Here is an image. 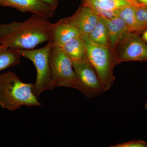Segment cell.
Wrapping results in <instances>:
<instances>
[{"mask_svg": "<svg viewBox=\"0 0 147 147\" xmlns=\"http://www.w3.org/2000/svg\"><path fill=\"white\" fill-rule=\"evenodd\" d=\"M0 6L15 8L22 12H30L48 18L54 16L56 10L39 0H0Z\"/></svg>", "mask_w": 147, "mask_h": 147, "instance_id": "obj_8", "label": "cell"}, {"mask_svg": "<svg viewBox=\"0 0 147 147\" xmlns=\"http://www.w3.org/2000/svg\"><path fill=\"white\" fill-rule=\"evenodd\" d=\"M117 64L123 62L147 61V44L139 34L127 31L114 50Z\"/></svg>", "mask_w": 147, "mask_h": 147, "instance_id": "obj_7", "label": "cell"}, {"mask_svg": "<svg viewBox=\"0 0 147 147\" xmlns=\"http://www.w3.org/2000/svg\"><path fill=\"white\" fill-rule=\"evenodd\" d=\"M145 108H146V110H147V101L146 102L145 104Z\"/></svg>", "mask_w": 147, "mask_h": 147, "instance_id": "obj_23", "label": "cell"}, {"mask_svg": "<svg viewBox=\"0 0 147 147\" xmlns=\"http://www.w3.org/2000/svg\"><path fill=\"white\" fill-rule=\"evenodd\" d=\"M142 37L145 42H147V29L143 32Z\"/></svg>", "mask_w": 147, "mask_h": 147, "instance_id": "obj_21", "label": "cell"}, {"mask_svg": "<svg viewBox=\"0 0 147 147\" xmlns=\"http://www.w3.org/2000/svg\"><path fill=\"white\" fill-rule=\"evenodd\" d=\"M109 47L114 51L122 37L128 31L126 24L119 16L112 19H106Z\"/></svg>", "mask_w": 147, "mask_h": 147, "instance_id": "obj_13", "label": "cell"}, {"mask_svg": "<svg viewBox=\"0 0 147 147\" xmlns=\"http://www.w3.org/2000/svg\"><path fill=\"white\" fill-rule=\"evenodd\" d=\"M138 2L146 6H147V0H136Z\"/></svg>", "mask_w": 147, "mask_h": 147, "instance_id": "obj_22", "label": "cell"}, {"mask_svg": "<svg viewBox=\"0 0 147 147\" xmlns=\"http://www.w3.org/2000/svg\"><path fill=\"white\" fill-rule=\"evenodd\" d=\"M53 44L51 41L42 48L30 50H16L21 56L31 61L36 70V78L33 92L37 99L46 90H53L55 87L51 76L49 56Z\"/></svg>", "mask_w": 147, "mask_h": 147, "instance_id": "obj_4", "label": "cell"}, {"mask_svg": "<svg viewBox=\"0 0 147 147\" xmlns=\"http://www.w3.org/2000/svg\"><path fill=\"white\" fill-rule=\"evenodd\" d=\"M56 10L58 5V0H39Z\"/></svg>", "mask_w": 147, "mask_h": 147, "instance_id": "obj_19", "label": "cell"}, {"mask_svg": "<svg viewBox=\"0 0 147 147\" xmlns=\"http://www.w3.org/2000/svg\"><path fill=\"white\" fill-rule=\"evenodd\" d=\"M81 36L86 45L87 59L96 71L105 90L108 91L115 79L113 70L118 64L115 52L109 47L92 42L88 35Z\"/></svg>", "mask_w": 147, "mask_h": 147, "instance_id": "obj_3", "label": "cell"}, {"mask_svg": "<svg viewBox=\"0 0 147 147\" xmlns=\"http://www.w3.org/2000/svg\"><path fill=\"white\" fill-rule=\"evenodd\" d=\"M126 2L128 3L130 5L134 7H139L143 6H145L140 3L138 2L136 0H124Z\"/></svg>", "mask_w": 147, "mask_h": 147, "instance_id": "obj_20", "label": "cell"}, {"mask_svg": "<svg viewBox=\"0 0 147 147\" xmlns=\"http://www.w3.org/2000/svg\"><path fill=\"white\" fill-rule=\"evenodd\" d=\"M49 18L33 14L26 21L0 25V44L14 50L32 49L51 40Z\"/></svg>", "mask_w": 147, "mask_h": 147, "instance_id": "obj_1", "label": "cell"}, {"mask_svg": "<svg viewBox=\"0 0 147 147\" xmlns=\"http://www.w3.org/2000/svg\"><path fill=\"white\" fill-rule=\"evenodd\" d=\"M111 147H147V143L142 140H133L121 144L110 146Z\"/></svg>", "mask_w": 147, "mask_h": 147, "instance_id": "obj_18", "label": "cell"}, {"mask_svg": "<svg viewBox=\"0 0 147 147\" xmlns=\"http://www.w3.org/2000/svg\"><path fill=\"white\" fill-rule=\"evenodd\" d=\"M82 4L89 7L99 16L108 19L117 16L115 12L117 9L129 5L124 0H82Z\"/></svg>", "mask_w": 147, "mask_h": 147, "instance_id": "obj_11", "label": "cell"}, {"mask_svg": "<svg viewBox=\"0 0 147 147\" xmlns=\"http://www.w3.org/2000/svg\"><path fill=\"white\" fill-rule=\"evenodd\" d=\"M49 60L51 76L55 88L65 87L75 88L76 76L72 61L62 48L53 44Z\"/></svg>", "mask_w": 147, "mask_h": 147, "instance_id": "obj_5", "label": "cell"}, {"mask_svg": "<svg viewBox=\"0 0 147 147\" xmlns=\"http://www.w3.org/2000/svg\"><path fill=\"white\" fill-rule=\"evenodd\" d=\"M115 12L117 16L124 21L128 31L140 34L147 29L138 20L132 6L129 5L122 7L116 10Z\"/></svg>", "mask_w": 147, "mask_h": 147, "instance_id": "obj_12", "label": "cell"}, {"mask_svg": "<svg viewBox=\"0 0 147 147\" xmlns=\"http://www.w3.org/2000/svg\"><path fill=\"white\" fill-rule=\"evenodd\" d=\"M72 63L76 76L75 89L88 98L95 97L106 91L96 71L86 57Z\"/></svg>", "mask_w": 147, "mask_h": 147, "instance_id": "obj_6", "label": "cell"}, {"mask_svg": "<svg viewBox=\"0 0 147 147\" xmlns=\"http://www.w3.org/2000/svg\"><path fill=\"white\" fill-rule=\"evenodd\" d=\"M134 9L139 21L147 28V6H143L134 7Z\"/></svg>", "mask_w": 147, "mask_h": 147, "instance_id": "obj_17", "label": "cell"}, {"mask_svg": "<svg viewBox=\"0 0 147 147\" xmlns=\"http://www.w3.org/2000/svg\"><path fill=\"white\" fill-rule=\"evenodd\" d=\"M21 55L16 50L0 44V71L20 63Z\"/></svg>", "mask_w": 147, "mask_h": 147, "instance_id": "obj_15", "label": "cell"}, {"mask_svg": "<svg viewBox=\"0 0 147 147\" xmlns=\"http://www.w3.org/2000/svg\"><path fill=\"white\" fill-rule=\"evenodd\" d=\"M88 36L94 43L109 47L106 18L100 16L98 22Z\"/></svg>", "mask_w": 147, "mask_h": 147, "instance_id": "obj_16", "label": "cell"}, {"mask_svg": "<svg viewBox=\"0 0 147 147\" xmlns=\"http://www.w3.org/2000/svg\"><path fill=\"white\" fill-rule=\"evenodd\" d=\"M79 31L65 18L52 24L51 26V40L53 45L62 47L70 40L80 36Z\"/></svg>", "mask_w": 147, "mask_h": 147, "instance_id": "obj_10", "label": "cell"}, {"mask_svg": "<svg viewBox=\"0 0 147 147\" xmlns=\"http://www.w3.org/2000/svg\"><path fill=\"white\" fill-rule=\"evenodd\" d=\"M100 16L88 6L82 4L72 16L67 17L69 21L79 31L80 36L90 33Z\"/></svg>", "mask_w": 147, "mask_h": 147, "instance_id": "obj_9", "label": "cell"}, {"mask_svg": "<svg viewBox=\"0 0 147 147\" xmlns=\"http://www.w3.org/2000/svg\"><path fill=\"white\" fill-rule=\"evenodd\" d=\"M61 48L72 61L82 60L86 57V45L81 36L70 40Z\"/></svg>", "mask_w": 147, "mask_h": 147, "instance_id": "obj_14", "label": "cell"}, {"mask_svg": "<svg viewBox=\"0 0 147 147\" xmlns=\"http://www.w3.org/2000/svg\"><path fill=\"white\" fill-rule=\"evenodd\" d=\"M34 84L22 82L16 74L8 71L0 75V105L10 111L42 105L33 92Z\"/></svg>", "mask_w": 147, "mask_h": 147, "instance_id": "obj_2", "label": "cell"}]
</instances>
